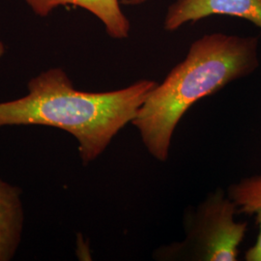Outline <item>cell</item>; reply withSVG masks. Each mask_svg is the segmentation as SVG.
I'll use <instances>...</instances> for the list:
<instances>
[{
	"instance_id": "cell-5",
	"label": "cell",
	"mask_w": 261,
	"mask_h": 261,
	"mask_svg": "<svg viewBox=\"0 0 261 261\" xmlns=\"http://www.w3.org/2000/svg\"><path fill=\"white\" fill-rule=\"evenodd\" d=\"M28 6L40 17L59 6L72 5L91 13L102 21L107 33L117 40L129 37L130 21L122 12L119 0H25Z\"/></svg>"
},
{
	"instance_id": "cell-6",
	"label": "cell",
	"mask_w": 261,
	"mask_h": 261,
	"mask_svg": "<svg viewBox=\"0 0 261 261\" xmlns=\"http://www.w3.org/2000/svg\"><path fill=\"white\" fill-rule=\"evenodd\" d=\"M21 191L0 179V261L14 257L21 240L24 212Z\"/></svg>"
},
{
	"instance_id": "cell-7",
	"label": "cell",
	"mask_w": 261,
	"mask_h": 261,
	"mask_svg": "<svg viewBox=\"0 0 261 261\" xmlns=\"http://www.w3.org/2000/svg\"><path fill=\"white\" fill-rule=\"evenodd\" d=\"M226 192L237 206L238 214L255 218L258 235L254 244L245 252V260L261 261V174L242 178L228 187Z\"/></svg>"
},
{
	"instance_id": "cell-3",
	"label": "cell",
	"mask_w": 261,
	"mask_h": 261,
	"mask_svg": "<svg viewBox=\"0 0 261 261\" xmlns=\"http://www.w3.org/2000/svg\"><path fill=\"white\" fill-rule=\"evenodd\" d=\"M237 206L222 188L208 194L183 216L185 237L162 245L153 252L161 261H236L248 223L237 222Z\"/></svg>"
},
{
	"instance_id": "cell-1",
	"label": "cell",
	"mask_w": 261,
	"mask_h": 261,
	"mask_svg": "<svg viewBox=\"0 0 261 261\" xmlns=\"http://www.w3.org/2000/svg\"><path fill=\"white\" fill-rule=\"evenodd\" d=\"M157 84L140 80L117 90L85 92L75 89L64 70L49 69L28 83L25 96L0 103V127L38 125L65 130L77 141L87 166L135 119Z\"/></svg>"
},
{
	"instance_id": "cell-4",
	"label": "cell",
	"mask_w": 261,
	"mask_h": 261,
	"mask_svg": "<svg viewBox=\"0 0 261 261\" xmlns=\"http://www.w3.org/2000/svg\"><path fill=\"white\" fill-rule=\"evenodd\" d=\"M216 15L247 19L261 29V0H176L168 7L164 28L173 32L184 24Z\"/></svg>"
},
{
	"instance_id": "cell-2",
	"label": "cell",
	"mask_w": 261,
	"mask_h": 261,
	"mask_svg": "<svg viewBox=\"0 0 261 261\" xmlns=\"http://www.w3.org/2000/svg\"><path fill=\"white\" fill-rule=\"evenodd\" d=\"M258 45V37L224 33L206 34L191 45L132 121L153 158L167 162L175 129L195 103L256 71Z\"/></svg>"
},
{
	"instance_id": "cell-8",
	"label": "cell",
	"mask_w": 261,
	"mask_h": 261,
	"mask_svg": "<svg viewBox=\"0 0 261 261\" xmlns=\"http://www.w3.org/2000/svg\"><path fill=\"white\" fill-rule=\"evenodd\" d=\"M149 0H122V4L124 5H129V6H138L146 3Z\"/></svg>"
}]
</instances>
